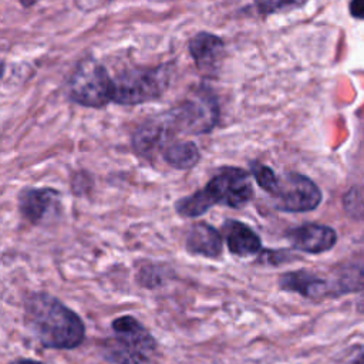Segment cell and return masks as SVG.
<instances>
[{"label":"cell","instance_id":"1","mask_svg":"<svg viewBox=\"0 0 364 364\" xmlns=\"http://www.w3.org/2000/svg\"><path fill=\"white\" fill-rule=\"evenodd\" d=\"M24 324L46 348L71 350L85 336V327L77 313L48 293H33L24 301Z\"/></svg>","mask_w":364,"mask_h":364},{"label":"cell","instance_id":"2","mask_svg":"<svg viewBox=\"0 0 364 364\" xmlns=\"http://www.w3.org/2000/svg\"><path fill=\"white\" fill-rule=\"evenodd\" d=\"M253 198L250 173L242 168H222L202 189L175 203V210L185 218L203 215L215 205L242 208Z\"/></svg>","mask_w":364,"mask_h":364},{"label":"cell","instance_id":"3","mask_svg":"<svg viewBox=\"0 0 364 364\" xmlns=\"http://www.w3.org/2000/svg\"><path fill=\"white\" fill-rule=\"evenodd\" d=\"M114 337L102 344L104 357L114 364H145L156 350L152 334L132 316H121L111 323Z\"/></svg>","mask_w":364,"mask_h":364},{"label":"cell","instance_id":"4","mask_svg":"<svg viewBox=\"0 0 364 364\" xmlns=\"http://www.w3.org/2000/svg\"><path fill=\"white\" fill-rule=\"evenodd\" d=\"M173 64L164 63L149 68H131L114 78L112 101L119 105H138L159 98L171 85Z\"/></svg>","mask_w":364,"mask_h":364},{"label":"cell","instance_id":"5","mask_svg":"<svg viewBox=\"0 0 364 364\" xmlns=\"http://www.w3.org/2000/svg\"><path fill=\"white\" fill-rule=\"evenodd\" d=\"M166 135L209 132L218 122V104L213 95L199 94L158 117Z\"/></svg>","mask_w":364,"mask_h":364},{"label":"cell","instance_id":"6","mask_svg":"<svg viewBox=\"0 0 364 364\" xmlns=\"http://www.w3.org/2000/svg\"><path fill=\"white\" fill-rule=\"evenodd\" d=\"M70 98L88 108H102L112 101L114 78L92 58L82 60L68 81Z\"/></svg>","mask_w":364,"mask_h":364},{"label":"cell","instance_id":"7","mask_svg":"<svg viewBox=\"0 0 364 364\" xmlns=\"http://www.w3.org/2000/svg\"><path fill=\"white\" fill-rule=\"evenodd\" d=\"M273 206L282 212H309L321 202L320 188L307 176L287 173L279 178L272 193Z\"/></svg>","mask_w":364,"mask_h":364},{"label":"cell","instance_id":"8","mask_svg":"<svg viewBox=\"0 0 364 364\" xmlns=\"http://www.w3.org/2000/svg\"><path fill=\"white\" fill-rule=\"evenodd\" d=\"M287 239L297 250L307 253H323L330 250L337 242L333 228L318 223H306L287 232Z\"/></svg>","mask_w":364,"mask_h":364},{"label":"cell","instance_id":"9","mask_svg":"<svg viewBox=\"0 0 364 364\" xmlns=\"http://www.w3.org/2000/svg\"><path fill=\"white\" fill-rule=\"evenodd\" d=\"M58 202L60 192L53 188H27L18 195L20 213L33 225L41 223L57 208Z\"/></svg>","mask_w":364,"mask_h":364},{"label":"cell","instance_id":"10","mask_svg":"<svg viewBox=\"0 0 364 364\" xmlns=\"http://www.w3.org/2000/svg\"><path fill=\"white\" fill-rule=\"evenodd\" d=\"M188 48L198 70L203 74L215 73L225 54V44L222 38L206 31H200L193 36Z\"/></svg>","mask_w":364,"mask_h":364},{"label":"cell","instance_id":"11","mask_svg":"<svg viewBox=\"0 0 364 364\" xmlns=\"http://www.w3.org/2000/svg\"><path fill=\"white\" fill-rule=\"evenodd\" d=\"M228 249L232 255L246 257L260 252L262 242L257 233L239 220L229 219L222 226Z\"/></svg>","mask_w":364,"mask_h":364},{"label":"cell","instance_id":"12","mask_svg":"<svg viewBox=\"0 0 364 364\" xmlns=\"http://www.w3.org/2000/svg\"><path fill=\"white\" fill-rule=\"evenodd\" d=\"M279 286L282 290L299 293L309 299H317L330 294V284L324 279L307 270L283 273L279 277Z\"/></svg>","mask_w":364,"mask_h":364},{"label":"cell","instance_id":"13","mask_svg":"<svg viewBox=\"0 0 364 364\" xmlns=\"http://www.w3.org/2000/svg\"><path fill=\"white\" fill-rule=\"evenodd\" d=\"M222 236L210 225L199 222L191 226L186 236V250L192 255L218 257L222 253Z\"/></svg>","mask_w":364,"mask_h":364},{"label":"cell","instance_id":"14","mask_svg":"<svg viewBox=\"0 0 364 364\" xmlns=\"http://www.w3.org/2000/svg\"><path fill=\"white\" fill-rule=\"evenodd\" d=\"M364 290V262L351 263L338 270L333 284H330V294L355 293Z\"/></svg>","mask_w":364,"mask_h":364},{"label":"cell","instance_id":"15","mask_svg":"<svg viewBox=\"0 0 364 364\" xmlns=\"http://www.w3.org/2000/svg\"><path fill=\"white\" fill-rule=\"evenodd\" d=\"M164 161L176 169H189L200 159L198 146L191 141H179L168 145L164 149Z\"/></svg>","mask_w":364,"mask_h":364},{"label":"cell","instance_id":"16","mask_svg":"<svg viewBox=\"0 0 364 364\" xmlns=\"http://www.w3.org/2000/svg\"><path fill=\"white\" fill-rule=\"evenodd\" d=\"M307 0H253L255 9L262 16L280 13L290 9H297L306 4Z\"/></svg>","mask_w":364,"mask_h":364},{"label":"cell","instance_id":"17","mask_svg":"<svg viewBox=\"0 0 364 364\" xmlns=\"http://www.w3.org/2000/svg\"><path fill=\"white\" fill-rule=\"evenodd\" d=\"M250 173L256 179L257 185L267 193H272L279 182V176H276V173L267 165H263L257 161L250 162Z\"/></svg>","mask_w":364,"mask_h":364},{"label":"cell","instance_id":"18","mask_svg":"<svg viewBox=\"0 0 364 364\" xmlns=\"http://www.w3.org/2000/svg\"><path fill=\"white\" fill-rule=\"evenodd\" d=\"M346 212L354 219L364 218V188L354 186L351 188L343 199Z\"/></svg>","mask_w":364,"mask_h":364},{"label":"cell","instance_id":"19","mask_svg":"<svg viewBox=\"0 0 364 364\" xmlns=\"http://www.w3.org/2000/svg\"><path fill=\"white\" fill-rule=\"evenodd\" d=\"M138 282L141 283V286L148 287V289H154L161 286V283L164 282V273L161 270L159 266H145L139 270L138 273Z\"/></svg>","mask_w":364,"mask_h":364},{"label":"cell","instance_id":"20","mask_svg":"<svg viewBox=\"0 0 364 364\" xmlns=\"http://www.w3.org/2000/svg\"><path fill=\"white\" fill-rule=\"evenodd\" d=\"M289 259H291V256H289L286 252L267 250V252H263V255H260L257 262L269 263V264H280V263H286Z\"/></svg>","mask_w":364,"mask_h":364},{"label":"cell","instance_id":"21","mask_svg":"<svg viewBox=\"0 0 364 364\" xmlns=\"http://www.w3.org/2000/svg\"><path fill=\"white\" fill-rule=\"evenodd\" d=\"M348 9L353 17L364 20V0H350Z\"/></svg>","mask_w":364,"mask_h":364},{"label":"cell","instance_id":"22","mask_svg":"<svg viewBox=\"0 0 364 364\" xmlns=\"http://www.w3.org/2000/svg\"><path fill=\"white\" fill-rule=\"evenodd\" d=\"M348 364H364V347H360Z\"/></svg>","mask_w":364,"mask_h":364},{"label":"cell","instance_id":"23","mask_svg":"<svg viewBox=\"0 0 364 364\" xmlns=\"http://www.w3.org/2000/svg\"><path fill=\"white\" fill-rule=\"evenodd\" d=\"M9 364H41V363L36 361V360H30V358H20V360L10 361Z\"/></svg>","mask_w":364,"mask_h":364},{"label":"cell","instance_id":"24","mask_svg":"<svg viewBox=\"0 0 364 364\" xmlns=\"http://www.w3.org/2000/svg\"><path fill=\"white\" fill-rule=\"evenodd\" d=\"M20 1V4L21 6H24V7H30V6H34L36 3H38L40 0H18Z\"/></svg>","mask_w":364,"mask_h":364},{"label":"cell","instance_id":"25","mask_svg":"<svg viewBox=\"0 0 364 364\" xmlns=\"http://www.w3.org/2000/svg\"><path fill=\"white\" fill-rule=\"evenodd\" d=\"M357 309H358L360 311H364V296L357 301Z\"/></svg>","mask_w":364,"mask_h":364}]
</instances>
